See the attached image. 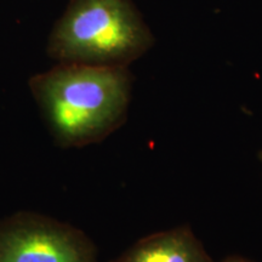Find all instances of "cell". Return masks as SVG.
Masks as SVG:
<instances>
[{"mask_svg":"<svg viewBox=\"0 0 262 262\" xmlns=\"http://www.w3.org/2000/svg\"><path fill=\"white\" fill-rule=\"evenodd\" d=\"M28 84L60 146L98 142L126 119L131 97L127 67L57 63L33 75Z\"/></svg>","mask_w":262,"mask_h":262,"instance_id":"1","label":"cell"},{"mask_svg":"<svg viewBox=\"0 0 262 262\" xmlns=\"http://www.w3.org/2000/svg\"><path fill=\"white\" fill-rule=\"evenodd\" d=\"M155 44L133 0H70L49 35L57 63L127 67Z\"/></svg>","mask_w":262,"mask_h":262,"instance_id":"2","label":"cell"},{"mask_svg":"<svg viewBox=\"0 0 262 262\" xmlns=\"http://www.w3.org/2000/svg\"><path fill=\"white\" fill-rule=\"evenodd\" d=\"M96 247L80 229L32 212L0 221V262H96Z\"/></svg>","mask_w":262,"mask_h":262,"instance_id":"3","label":"cell"},{"mask_svg":"<svg viewBox=\"0 0 262 262\" xmlns=\"http://www.w3.org/2000/svg\"><path fill=\"white\" fill-rule=\"evenodd\" d=\"M113 262H215L188 226L140 239Z\"/></svg>","mask_w":262,"mask_h":262,"instance_id":"4","label":"cell"},{"mask_svg":"<svg viewBox=\"0 0 262 262\" xmlns=\"http://www.w3.org/2000/svg\"><path fill=\"white\" fill-rule=\"evenodd\" d=\"M221 262H254L250 258H247L244 256H238V255H231V256L226 257L225 260H222Z\"/></svg>","mask_w":262,"mask_h":262,"instance_id":"5","label":"cell"},{"mask_svg":"<svg viewBox=\"0 0 262 262\" xmlns=\"http://www.w3.org/2000/svg\"><path fill=\"white\" fill-rule=\"evenodd\" d=\"M258 160H260L261 164H262V149H260V152H258V156H257Z\"/></svg>","mask_w":262,"mask_h":262,"instance_id":"6","label":"cell"}]
</instances>
